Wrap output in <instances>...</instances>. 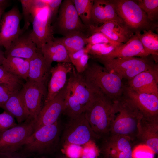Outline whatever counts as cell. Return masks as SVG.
I'll list each match as a JSON object with an SVG mask.
<instances>
[{
    "label": "cell",
    "mask_w": 158,
    "mask_h": 158,
    "mask_svg": "<svg viewBox=\"0 0 158 158\" xmlns=\"http://www.w3.org/2000/svg\"><path fill=\"white\" fill-rule=\"evenodd\" d=\"M143 117L134 104L123 94L115 101L109 134L127 136L135 144L138 125Z\"/></svg>",
    "instance_id": "cell-1"
},
{
    "label": "cell",
    "mask_w": 158,
    "mask_h": 158,
    "mask_svg": "<svg viewBox=\"0 0 158 158\" xmlns=\"http://www.w3.org/2000/svg\"><path fill=\"white\" fill-rule=\"evenodd\" d=\"M61 126L58 120L34 132L17 152L31 158L47 157L54 153L59 145Z\"/></svg>",
    "instance_id": "cell-2"
},
{
    "label": "cell",
    "mask_w": 158,
    "mask_h": 158,
    "mask_svg": "<svg viewBox=\"0 0 158 158\" xmlns=\"http://www.w3.org/2000/svg\"><path fill=\"white\" fill-rule=\"evenodd\" d=\"M81 74L94 89L111 99L116 100L123 94L125 85L123 79L97 63H89Z\"/></svg>",
    "instance_id": "cell-3"
},
{
    "label": "cell",
    "mask_w": 158,
    "mask_h": 158,
    "mask_svg": "<svg viewBox=\"0 0 158 158\" xmlns=\"http://www.w3.org/2000/svg\"><path fill=\"white\" fill-rule=\"evenodd\" d=\"M115 100L97 92L84 112L92 130L100 138L109 134Z\"/></svg>",
    "instance_id": "cell-4"
},
{
    "label": "cell",
    "mask_w": 158,
    "mask_h": 158,
    "mask_svg": "<svg viewBox=\"0 0 158 158\" xmlns=\"http://www.w3.org/2000/svg\"><path fill=\"white\" fill-rule=\"evenodd\" d=\"M148 56L117 58L97 61L108 71L129 81L140 73L152 69L157 65Z\"/></svg>",
    "instance_id": "cell-5"
},
{
    "label": "cell",
    "mask_w": 158,
    "mask_h": 158,
    "mask_svg": "<svg viewBox=\"0 0 158 158\" xmlns=\"http://www.w3.org/2000/svg\"><path fill=\"white\" fill-rule=\"evenodd\" d=\"M116 13L125 25L135 33L156 27L148 19L146 14L135 1L111 0Z\"/></svg>",
    "instance_id": "cell-6"
},
{
    "label": "cell",
    "mask_w": 158,
    "mask_h": 158,
    "mask_svg": "<svg viewBox=\"0 0 158 158\" xmlns=\"http://www.w3.org/2000/svg\"><path fill=\"white\" fill-rule=\"evenodd\" d=\"M100 138L93 131L84 112L70 118L65 125L59 145L68 144L83 146Z\"/></svg>",
    "instance_id": "cell-7"
},
{
    "label": "cell",
    "mask_w": 158,
    "mask_h": 158,
    "mask_svg": "<svg viewBox=\"0 0 158 158\" xmlns=\"http://www.w3.org/2000/svg\"><path fill=\"white\" fill-rule=\"evenodd\" d=\"M58 13V16L53 25L54 33L56 32L64 36L79 32L89 36L88 27L82 23L72 0L62 1Z\"/></svg>",
    "instance_id": "cell-8"
},
{
    "label": "cell",
    "mask_w": 158,
    "mask_h": 158,
    "mask_svg": "<svg viewBox=\"0 0 158 158\" xmlns=\"http://www.w3.org/2000/svg\"><path fill=\"white\" fill-rule=\"evenodd\" d=\"M34 122H24L0 134V153L18 151L34 132Z\"/></svg>",
    "instance_id": "cell-9"
},
{
    "label": "cell",
    "mask_w": 158,
    "mask_h": 158,
    "mask_svg": "<svg viewBox=\"0 0 158 158\" xmlns=\"http://www.w3.org/2000/svg\"><path fill=\"white\" fill-rule=\"evenodd\" d=\"M52 21L51 10L47 5L38 10L32 22L30 36L38 49L54 38Z\"/></svg>",
    "instance_id": "cell-10"
},
{
    "label": "cell",
    "mask_w": 158,
    "mask_h": 158,
    "mask_svg": "<svg viewBox=\"0 0 158 158\" xmlns=\"http://www.w3.org/2000/svg\"><path fill=\"white\" fill-rule=\"evenodd\" d=\"M20 92L29 112L27 119L34 122L44 106L47 95V85L27 79Z\"/></svg>",
    "instance_id": "cell-11"
},
{
    "label": "cell",
    "mask_w": 158,
    "mask_h": 158,
    "mask_svg": "<svg viewBox=\"0 0 158 158\" xmlns=\"http://www.w3.org/2000/svg\"><path fill=\"white\" fill-rule=\"evenodd\" d=\"M99 147L102 158H132L135 144L129 138L109 134L102 138Z\"/></svg>",
    "instance_id": "cell-12"
},
{
    "label": "cell",
    "mask_w": 158,
    "mask_h": 158,
    "mask_svg": "<svg viewBox=\"0 0 158 158\" xmlns=\"http://www.w3.org/2000/svg\"><path fill=\"white\" fill-rule=\"evenodd\" d=\"M22 17L16 6L4 13L0 21V47L7 49L14 40L25 32L20 27Z\"/></svg>",
    "instance_id": "cell-13"
},
{
    "label": "cell",
    "mask_w": 158,
    "mask_h": 158,
    "mask_svg": "<svg viewBox=\"0 0 158 158\" xmlns=\"http://www.w3.org/2000/svg\"><path fill=\"white\" fill-rule=\"evenodd\" d=\"M66 85L53 99L44 104L34 122V132L59 120L64 109Z\"/></svg>",
    "instance_id": "cell-14"
},
{
    "label": "cell",
    "mask_w": 158,
    "mask_h": 158,
    "mask_svg": "<svg viewBox=\"0 0 158 158\" xmlns=\"http://www.w3.org/2000/svg\"><path fill=\"white\" fill-rule=\"evenodd\" d=\"M67 84L74 97L81 106L83 112L97 92L87 82L81 73L77 72L73 67L69 74Z\"/></svg>",
    "instance_id": "cell-15"
},
{
    "label": "cell",
    "mask_w": 158,
    "mask_h": 158,
    "mask_svg": "<svg viewBox=\"0 0 158 158\" xmlns=\"http://www.w3.org/2000/svg\"><path fill=\"white\" fill-rule=\"evenodd\" d=\"M123 94L134 104L143 117L158 119V95L137 92L128 85H125Z\"/></svg>",
    "instance_id": "cell-16"
},
{
    "label": "cell",
    "mask_w": 158,
    "mask_h": 158,
    "mask_svg": "<svg viewBox=\"0 0 158 158\" xmlns=\"http://www.w3.org/2000/svg\"><path fill=\"white\" fill-rule=\"evenodd\" d=\"M74 66L71 63H58L51 70V78L48 84L47 95L44 104L53 99L64 87L67 75Z\"/></svg>",
    "instance_id": "cell-17"
},
{
    "label": "cell",
    "mask_w": 158,
    "mask_h": 158,
    "mask_svg": "<svg viewBox=\"0 0 158 158\" xmlns=\"http://www.w3.org/2000/svg\"><path fill=\"white\" fill-rule=\"evenodd\" d=\"M158 67L142 72L128 81V86L140 93L152 94L158 96Z\"/></svg>",
    "instance_id": "cell-18"
},
{
    "label": "cell",
    "mask_w": 158,
    "mask_h": 158,
    "mask_svg": "<svg viewBox=\"0 0 158 158\" xmlns=\"http://www.w3.org/2000/svg\"><path fill=\"white\" fill-rule=\"evenodd\" d=\"M146 145L155 154L158 153V119L153 120L144 117L140 121L135 145Z\"/></svg>",
    "instance_id": "cell-19"
},
{
    "label": "cell",
    "mask_w": 158,
    "mask_h": 158,
    "mask_svg": "<svg viewBox=\"0 0 158 158\" xmlns=\"http://www.w3.org/2000/svg\"><path fill=\"white\" fill-rule=\"evenodd\" d=\"M30 32H25L12 43L4 51L5 58L13 57L30 59L35 55L40 49L32 41Z\"/></svg>",
    "instance_id": "cell-20"
},
{
    "label": "cell",
    "mask_w": 158,
    "mask_h": 158,
    "mask_svg": "<svg viewBox=\"0 0 158 158\" xmlns=\"http://www.w3.org/2000/svg\"><path fill=\"white\" fill-rule=\"evenodd\" d=\"M140 31L135 32L125 43L117 47L104 57L96 60L109 59L138 57H146L149 55L145 50L140 39Z\"/></svg>",
    "instance_id": "cell-21"
},
{
    "label": "cell",
    "mask_w": 158,
    "mask_h": 158,
    "mask_svg": "<svg viewBox=\"0 0 158 158\" xmlns=\"http://www.w3.org/2000/svg\"><path fill=\"white\" fill-rule=\"evenodd\" d=\"M111 21L125 25L118 15L111 0H94L91 25L98 26L99 24H103Z\"/></svg>",
    "instance_id": "cell-22"
},
{
    "label": "cell",
    "mask_w": 158,
    "mask_h": 158,
    "mask_svg": "<svg viewBox=\"0 0 158 158\" xmlns=\"http://www.w3.org/2000/svg\"><path fill=\"white\" fill-rule=\"evenodd\" d=\"M51 64L48 62L40 49L30 59L28 79L47 85L51 75Z\"/></svg>",
    "instance_id": "cell-23"
},
{
    "label": "cell",
    "mask_w": 158,
    "mask_h": 158,
    "mask_svg": "<svg viewBox=\"0 0 158 158\" xmlns=\"http://www.w3.org/2000/svg\"><path fill=\"white\" fill-rule=\"evenodd\" d=\"M20 91L11 96L2 108L15 118L18 124L26 120L29 115V111Z\"/></svg>",
    "instance_id": "cell-24"
},
{
    "label": "cell",
    "mask_w": 158,
    "mask_h": 158,
    "mask_svg": "<svg viewBox=\"0 0 158 158\" xmlns=\"http://www.w3.org/2000/svg\"><path fill=\"white\" fill-rule=\"evenodd\" d=\"M44 57L48 62L71 63L68 52L61 44L54 40L44 44L40 49Z\"/></svg>",
    "instance_id": "cell-25"
},
{
    "label": "cell",
    "mask_w": 158,
    "mask_h": 158,
    "mask_svg": "<svg viewBox=\"0 0 158 158\" xmlns=\"http://www.w3.org/2000/svg\"><path fill=\"white\" fill-rule=\"evenodd\" d=\"M29 64L30 59L10 57L5 58L2 65L11 75L26 81L28 77Z\"/></svg>",
    "instance_id": "cell-26"
},
{
    "label": "cell",
    "mask_w": 158,
    "mask_h": 158,
    "mask_svg": "<svg viewBox=\"0 0 158 158\" xmlns=\"http://www.w3.org/2000/svg\"><path fill=\"white\" fill-rule=\"evenodd\" d=\"M87 35L81 32H75L61 37L55 38L54 40L62 44L68 54L79 50L87 44Z\"/></svg>",
    "instance_id": "cell-27"
},
{
    "label": "cell",
    "mask_w": 158,
    "mask_h": 158,
    "mask_svg": "<svg viewBox=\"0 0 158 158\" xmlns=\"http://www.w3.org/2000/svg\"><path fill=\"white\" fill-rule=\"evenodd\" d=\"M20 2L24 21L22 29L25 31L28 29L38 10L46 5L42 0H21Z\"/></svg>",
    "instance_id": "cell-28"
},
{
    "label": "cell",
    "mask_w": 158,
    "mask_h": 158,
    "mask_svg": "<svg viewBox=\"0 0 158 158\" xmlns=\"http://www.w3.org/2000/svg\"><path fill=\"white\" fill-rule=\"evenodd\" d=\"M140 41L149 56L151 55L152 59L158 62V35L150 30L143 31L140 35Z\"/></svg>",
    "instance_id": "cell-29"
},
{
    "label": "cell",
    "mask_w": 158,
    "mask_h": 158,
    "mask_svg": "<svg viewBox=\"0 0 158 158\" xmlns=\"http://www.w3.org/2000/svg\"><path fill=\"white\" fill-rule=\"evenodd\" d=\"M93 1L92 0H72L81 21L87 27L91 24Z\"/></svg>",
    "instance_id": "cell-30"
},
{
    "label": "cell",
    "mask_w": 158,
    "mask_h": 158,
    "mask_svg": "<svg viewBox=\"0 0 158 158\" xmlns=\"http://www.w3.org/2000/svg\"><path fill=\"white\" fill-rule=\"evenodd\" d=\"M123 44H115L102 43L93 45L87 44L85 47L90 58L96 60L104 57Z\"/></svg>",
    "instance_id": "cell-31"
},
{
    "label": "cell",
    "mask_w": 158,
    "mask_h": 158,
    "mask_svg": "<svg viewBox=\"0 0 158 158\" xmlns=\"http://www.w3.org/2000/svg\"><path fill=\"white\" fill-rule=\"evenodd\" d=\"M23 83H0V108H2L8 99L21 90Z\"/></svg>",
    "instance_id": "cell-32"
},
{
    "label": "cell",
    "mask_w": 158,
    "mask_h": 158,
    "mask_svg": "<svg viewBox=\"0 0 158 158\" xmlns=\"http://www.w3.org/2000/svg\"><path fill=\"white\" fill-rule=\"evenodd\" d=\"M135 1L146 14L150 21L152 22L158 19V0H138Z\"/></svg>",
    "instance_id": "cell-33"
},
{
    "label": "cell",
    "mask_w": 158,
    "mask_h": 158,
    "mask_svg": "<svg viewBox=\"0 0 158 158\" xmlns=\"http://www.w3.org/2000/svg\"><path fill=\"white\" fill-rule=\"evenodd\" d=\"M88 27L89 36L95 32H101L114 42L123 43L126 42L130 39L125 36L117 33L110 30L101 28L99 26H94L90 25Z\"/></svg>",
    "instance_id": "cell-34"
},
{
    "label": "cell",
    "mask_w": 158,
    "mask_h": 158,
    "mask_svg": "<svg viewBox=\"0 0 158 158\" xmlns=\"http://www.w3.org/2000/svg\"><path fill=\"white\" fill-rule=\"evenodd\" d=\"M100 27L125 36L130 38L134 34L125 25L115 21H111L102 24Z\"/></svg>",
    "instance_id": "cell-35"
},
{
    "label": "cell",
    "mask_w": 158,
    "mask_h": 158,
    "mask_svg": "<svg viewBox=\"0 0 158 158\" xmlns=\"http://www.w3.org/2000/svg\"><path fill=\"white\" fill-rule=\"evenodd\" d=\"M155 153L149 147L144 144L134 146L132 152V158H154Z\"/></svg>",
    "instance_id": "cell-36"
},
{
    "label": "cell",
    "mask_w": 158,
    "mask_h": 158,
    "mask_svg": "<svg viewBox=\"0 0 158 158\" xmlns=\"http://www.w3.org/2000/svg\"><path fill=\"white\" fill-rule=\"evenodd\" d=\"M86 41L87 44L90 45L102 43L115 44H120L123 43L114 42L104 34L99 32L92 34L87 38Z\"/></svg>",
    "instance_id": "cell-37"
},
{
    "label": "cell",
    "mask_w": 158,
    "mask_h": 158,
    "mask_svg": "<svg viewBox=\"0 0 158 158\" xmlns=\"http://www.w3.org/2000/svg\"><path fill=\"white\" fill-rule=\"evenodd\" d=\"M100 155L99 147L96 141H92L83 146L80 158H98Z\"/></svg>",
    "instance_id": "cell-38"
},
{
    "label": "cell",
    "mask_w": 158,
    "mask_h": 158,
    "mask_svg": "<svg viewBox=\"0 0 158 158\" xmlns=\"http://www.w3.org/2000/svg\"><path fill=\"white\" fill-rule=\"evenodd\" d=\"M61 151L67 158H80L83 146L68 144L61 147Z\"/></svg>",
    "instance_id": "cell-39"
},
{
    "label": "cell",
    "mask_w": 158,
    "mask_h": 158,
    "mask_svg": "<svg viewBox=\"0 0 158 158\" xmlns=\"http://www.w3.org/2000/svg\"><path fill=\"white\" fill-rule=\"evenodd\" d=\"M18 124L15 118L6 111H4L0 114V134Z\"/></svg>",
    "instance_id": "cell-40"
},
{
    "label": "cell",
    "mask_w": 158,
    "mask_h": 158,
    "mask_svg": "<svg viewBox=\"0 0 158 158\" xmlns=\"http://www.w3.org/2000/svg\"><path fill=\"white\" fill-rule=\"evenodd\" d=\"M90 58L88 53H86L79 58L72 64L77 72L82 73L88 67L89 60Z\"/></svg>",
    "instance_id": "cell-41"
},
{
    "label": "cell",
    "mask_w": 158,
    "mask_h": 158,
    "mask_svg": "<svg viewBox=\"0 0 158 158\" xmlns=\"http://www.w3.org/2000/svg\"><path fill=\"white\" fill-rule=\"evenodd\" d=\"M22 83L21 80L8 73L2 65H0V83Z\"/></svg>",
    "instance_id": "cell-42"
},
{
    "label": "cell",
    "mask_w": 158,
    "mask_h": 158,
    "mask_svg": "<svg viewBox=\"0 0 158 158\" xmlns=\"http://www.w3.org/2000/svg\"><path fill=\"white\" fill-rule=\"evenodd\" d=\"M50 8L51 13L52 21L55 19L62 2V0H43Z\"/></svg>",
    "instance_id": "cell-43"
},
{
    "label": "cell",
    "mask_w": 158,
    "mask_h": 158,
    "mask_svg": "<svg viewBox=\"0 0 158 158\" xmlns=\"http://www.w3.org/2000/svg\"><path fill=\"white\" fill-rule=\"evenodd\" d=\"M0 158H31L26 157L18 152L0 153Z\"/></svg>",
    "instance_id": "cell-44"
},
{
    "label": "cell",
    "mask_w": 158,
    "mask_h": 158,
    "mask_svg": "<svg viewBox=\"0 0 158 158\" xmlns=\"http://www.w3.org/2000/svg\"><path fill=\"white\" fill-rule=\"evenodd\" d=\"M9 3L0 5V21L1 20L2 16L4 11L6 8L8 6Z\"/></svg>",
    "instance_id": "cell-45"
},
{
    "label": "cell",
    "mask_w": 158,
    "mask_h": 158,
    "mask_svg": "<svg viewBox=\"0 0 158 158\" xmlns=\"http://www.w3.org/2000/svg\"><path fill=\"white\" fill-rule=\"evenodd\" d=\"M5 59L4 52L1 49V47H0V65H2Z\"/></svg>",
    "instance_id": "cell-46"
},
{
    "label": "cell",
    "mask_w": 158,
    "mask_h": 158,
    "mask_svg": "<svg viewBox=\"0 0 158 158\" xmlns=\"http://www.w3.org/2000/svg\"><path fill=\"white\" fill-rule=\"evenodd\" d=\"M55 158H67L63 154H59L57 155Z\"/></svg>",
    "instance_id": "cell-47"
},
{
    "label": "cell",
    "mask_w": 158,
    "mask_h": 158,
    "mask_svg": "<svg viewBox=\"0 0 158 158\" xmlns=\"http://www.w3.org/2000/svg\"><path fill=\"white\" fill-rule=\"evenodd\" d=\"M36 158H48V157H37Z\"/></svg>",
    "instance_id": "cell-48"
},
{
    "label": "cell",
    "mask_w": 158,
    "mask_h": 158,
    "mask_svg": "<svg viewBox=\"0 0 158 158\" xmlns=\"http://www.w3.org/2000/svg\"></svg>",
    "instance_id": "cell-49"
}]
</instances>
